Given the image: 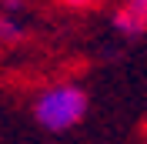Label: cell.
Instances as JSON below:
<instances>
[{
  "instance_id": "cell-4",
  "label": "cell",
  "mask_w": 147,
  "mask_h": 144,
  "mask_svg": "<svg viewBox=\"0 0 147 144\" xmlns=\"http://www.w3.org/2000/svg\"><path fill=\"white\" fill-rule=\"evenodd\" d=\"M64 10H74V14H84V10H94V7H100L104 0H57Z\"/></svg>"
},
{
  "instance_id": "cell-5",
  "label": "cell",
  "mask_w": 147,
  "mask_h": 144,
  "mask_svg": "<svg viewBox=\"0 0 147 144\" xmlns=\"http://www.w3.org/2000/svg\"><path fill=\"white\" fill-rule=\"evenodd\" d=\"M0 7L10 10V14H24L27 10V0H0Z\"/></svg>"
},
{
  "instance_id": "cell-3",
  "label": "cell",
  "mask_w": 147,
  "mask_h": 144,
  "mask_svg": "<svg viewBox=\"0 0 147 144\" xmlns=\"http://www.w3.org/2000/svg\"><path fill=\"white\" fill-rule=\"evenodd\" d=\"M27 37H30L27 20L20 14H10V10L0 7V47H20Z\"/></svg>"
},
{
  "instance_id": "cell-2",
  "label": "cell",
  "mask_w": 147,
  "mask_h": 144,
  "mask_svg": "<svg viewBox=\"0 0 147 144\" xmlns=\"http://www.w3.org/2000/svg\"><path fill=\"white\" fill-rule=\"evenodd\" d=\"M110 30L120 40H140L147 34V0H120L110 10Z\"/></svg>"
},
{
  "instance_id": "cell-1",
  "label": "cell",
  "mask_w": 147,
  "mask_h": 144,
  "mask_svg": "<svg viewBox=\"0 0 147 144\" xmlns=\"http://www.w3.org/2000/svg\"><path fill=\"white\" fill-rule=\"evenodd\" d=\"M90 111V94L80 81H54L40 87L34 94L30 114H34L37 127H44L47 134H67L77 124H84V117Z\"/></svg>"
}]
</instances>
